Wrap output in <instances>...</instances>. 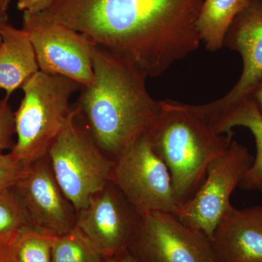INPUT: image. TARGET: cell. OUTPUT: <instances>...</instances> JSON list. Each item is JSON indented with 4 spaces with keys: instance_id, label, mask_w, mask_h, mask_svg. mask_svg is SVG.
Wrapping results in <instances>:
<instances>
[{
    "instance_id": "obj_3",
    "label": "cell",
    "mask_w": 262,
    "mask_h": 262,
    "mask_svg": "<svg viewBox=\"0 0 262 262\" xmlns=\"http://www.w3.org/2000/svg\"><path fill=\"white\" fill-rule=\"evenodd\" d=\"M147 136L168 168L180 206L194 196L210 163L233 140V132L219 134L190 105L171 100L160 101L159 113Z\"/></svg>"
},
{
    "instance_id": "obj_6",
    "label": "cell",
    "mask_w": 262,
    "mask_h": 262,
    "mask_svg": "<svg viewBox=\"0 0 262 262\" xmlns=\"http://www.w3.org/2000/svg\"><path fill=\"white\" fill-rule=\"evenodd\" d=\"M114 161L110 181L139 215L157 211L177 214L180 206L171 176L151 147L147 134Z\"/></svg>"
},
{
    "instance_id": "obj_22",
    "label": "cell",
    "mask_w": 262,
    "mask_h": 262,
    "mask_svg": "<svg viewBox=\"0 0 262 262\" xmlns=\"http://www.w3.org/2000/svg\"><path fill=\"white\" fill-rule=\"evenodd\" d=\"M52 0H18V9L24 13H37L45 9Z\"/></svg>"
},
{
    "instance_id": "obj_16",
    "label": "cell",
    "mask_w": 262,
    "mask_h": 262,
    "mask_svg": "<svg viewBox=\"0 0 262 262\" xmlns=\"http://www.w3.org/2000/svg\"><path fill=\"white\" fill-rule=\"evenodd\" d=\"M251 0H204L196 21V29L208 51L215 52L224 47L227 31Z\"/></svg>"
},
{
    "instance_id": "obj_18",
    "label": "cell",
    "mask_w": 262,
    "mask_h": 262,
    "mask_svg": "<svg viewBox=\"0 0 262 262\" xmlns=\"http://www.w3.org/2000/svg\"><path fill=\"white\" fill-rule=\"evenodd\" d=\"M56 236L31 225L23 227L12 242L17 262H51Z\"/></svg>"
},
{
    "instance_id": "obj_5",
    "label": "cell",
    "mask_w": 262,
    "mask_h": 262,
    "mask_svg": "<svg viewBox=\"0 0 262 262\" xmlns=\"http://www.w3.org/2000/svg\"><path fill=\"white\" fill-rule=\"evenodd\" d=\"M48 158L56 182L76 212L106 187L115 162L97 145L76 106Z\"/></svg>"
},
{
    "instance_id": "obj_19",
    "label": "cell",
    "mask_w": 262,
    "mask_h": 262,
    "mask_svg": "<svg viewBox=\"0 0 262 262\" xmlns=\"http://www.w3.org/2000/svg\"><path fill=\"white\" fill-rule=\"evenodd\" d=\"M27 225H30L28 217L14 189L0 192V242H11Z\"/></svg>"
},
{
    "instance_id": "obj_28",
    "label": "cell",
    "mask_w": 262,
    "mask_h": 262,
    "mask_svg": "<svg viewBox=\"0 0 262 262\" xmlns=\"http://www.w3.org/2000/svg\"><path fill=\"white\" fill-rule=\"evenodd\" d=\"M258 190H259V192H261L262 194V184L260 186L259 188H258Z\"/></svg>"
},
{
    "instance_id": "obj_24",
    "label": "cell",
    "mask_w": 262,
    "mask_h": 262,
    "mask_svg": "<svg viewBox=\"0 0 262 262\" xmlns=\"http://www.w3.org/2000/svg\"><path fill=\"white\" fill-rule=\"evenodd\" d=\"M103 262H136V260L133 258L128 251H123L118 253V254L114 255V256L105 257Z\"/></svg>"
},
{
    "instance_id": "obj_20",
    "label": "cell",
    "mask_w": 262,
    "mask_h": 262,
    "mask_svg": "<svg viewBox=\"0 0 262 262\" xmlns=\"http://www.w3.org/2000/svg\"><path fill=\"white\" fill-rule=\"evenodd\" d=\"M15 113L12 110L8 99H0V154L5 150L13 149L15 142Z\"/></svg>"
},
{
    "instance_id": "obj_21",
    "label": "cell",
    "mask_w": 262,
    "mask_h": 262,
    "mask_svg": "<svg viewBox=\"0 0 262 262\" xmlns=\"http://www.w3.org/2000/svg\"><path fill=\"white\" fill-rule=\"evenodd\" d=\"M27 168L17 162L10 153L0 154V192L13 187Z\"/></svg>"
},
{
    "instance_id": "obj_15",
    "label": "cell",
    "mask_w": 262,
    "mask_h": 262,
    "mask_svg": "<svg viewBox=\"0 0 262 262\" xmlns=\"http://www.w3.org/2000/svg\"><path fill=\"white\" fill-rule=\"evenodd\" d=\"M220 134L233 132L236 127L251 131L256 142V154L239 187L244 190L258 189L262 184V115L253 100L248 97L220 116L207 121Z\"/></svg>"
},
{
    "instance_id": "obj_7",
    "label": "cell",
    "mask_w": 262,
    "mask_h": 262,
    "mask_svg": "<svg viewBox=\"0 0 262 262\" xmlns=\"http://www.w3.org/2000/svg\"><path fill=\"white\" fill-rule=\"evenodd\" d=\"M246 146L232 140L229 147L210 163L204 182L194 196L179 207L180 220L211 238L230 198L239 187L253 161Z\"/></svg>"
},
{
    "instance_id": "obj_25",
    "label": "cell",
    "mask_w": 262,
    "mask_h": 262,
    "mask_svg": "<svg viewBox=\"0 0 262 262\" xmlns=\"http://www.w3.org/2000/svg\"><path fill=\"white\" fill-rule=\"evenodd\" d=\"M250 97L252 98L262 115V79L253 89Z\"/></svg>"
},
{
    "instance_id": "obj_14",
    "label": "cell",
    "mask_w": 262,
    "mask_h": 262,
    "mask_svg": "<svg viewBox=\"0 0 262 262\" xmlns=\"http://www.w3.org/2000/svg\"><path fill=\"white\" fill-rule=\"evenodd\" d=\"M0 89L7 99L39 71L35 51L24 29L5 23L0 28Z\"/></svg>"
},
{
    "instance_id": "obj_27",
    "label": "cell",
    "mask_w": 262,
    "mask_h": 262,
    "mask_svg": "<svg viewBox=\"0 0 262 262\" xmlns=\"http://www.w3.org/2000/svg\"><path fill=\"white\" fill-rule=\"evenodd\" d=\"M5 23H8V16L0 15V28ZM0 40H1V38H0Z\"/></svg>"
},
{
    "instance_id": "obj_9",
    "label": "cell",
    "mask_w": 262,
    "mask_h": 262,
    "mask_svg": "<svg viewBox=\"0 0 262 262\" xmlns=\"http://www.w3.org/2000/svg\"><path fill=\"white\" fill-rule=\"evenodd\" d=\"M224 46L241 55L242 73L232 89L222 98L204 104H190L206 121L250 97L262 79V0H251L236 15L226 34Z\"/></svg>"
},
{
    "instance_id": "obj_26",
    "label": "cell",
    "mask_w": 262,
    "mask_h": 262,
    "mask_svg": "<svg viewBox=\"0 0 262 262\" xmlns=\"http://www.w3.org/2000/svg\"><path fill=\"white\" fill-rule=\"evenodd\" d=\"M10 2V0H0V15L8 16L7 10H8Z\"/></svg>"
},
{
    "instance_id": "obj_12",
    "label": "cell",
    "mask_w": 262,
    "mask_h": 262,
    "mask_svg": "<svg viewBox=\"0 0 262 262\" xmlns=\"http://www.w3.org/2000/svg\"><path fill=\"white\" fill-rule=\"evenodd\" d=\"M13 188L31 226L56 236L75 227L77 212L56 182L48 156L29 165Z\"/></svg>"
},
{
    "instance_id": "obj_1",
    "label": "cell",
    "mask_w": 262,
    "mask_h": 262,
    "mask_svg": "<svg viewBox=\"0 0 262 262\" xmlns=\"http://www.w3.org/2000/svg\"><path fill=\"white\" fill-rule=\"evenodd\" d=\"M204 0H52L39 22L59 24L158 77L201 45L196 21Z\"/></svg>"
},
{
    "instance_id": "obj_2",
    "label": "cell",
    "mask_w": 262,
    "mask_h": 262,
    "mask_svg": "<svg viewBox=\"0 0 262 262\" xmlns=\"http://www.w3.org/2000/svg\"><path fill=\"white\" fill-rule=\"evenodd\" d=\"M94 82L81 87L75 106L97 145L116 160L152 126L160 101L150 95L147 76L125 57L93 43Z\"/></svg>"
},
{
    "instance_id": "obj_23",
    "label": "cell",
    "mask_w": 262,
    "mask_h": 262,
    "mask_svg": "<svg viewBox=\"0 0 262 262\" xmlns=\"http://www.w3.org/2000/svg\"><path fill=\"white\" fill-rule=\"evenodd\" d=\"M12 242H0V262H17L13 254Z\"/></svg>"
},
{
    "instance_id": "obj_8",
    "label": "cell",
    "mask_w": 262,
    "mask_h": 262,
    "mask_svg": "<svg viewBox=\"0 0 262 262\" xmlns=\"http://www.w3.org/2000/svg\"><path fill=\"white\" fill-rule=\"evenodd\" d=\"M127 251L136 262H215L210 239L168 212L141 217Z\"/></svg>"
},
{
    "instance_id": "obj_13",
    "label": "cell",
    "mask_w": 262,
    "mask_h": 262,
    "mask_svg": "<svg viewBox=\"0 0 262 262\" xmlns=\"http://www.w3.org/2000/svg\"><path fill=\"white\" fill-rule=\"evenodd\" d=\"M215 262H262V206H231L211 238Z\"/></svg>"
},
{
    "instance_id": "obj_11",
    "label": "cell",
    "mask_w": 262,
    "mask_h": 262,
    "mask_svg": "<svg viewBox=\"0 0 262 262\" xmlns=\"http://www.w3.org/2000/svg\"><path fill=\"white\" fill-rule=\"evenodd\" d=\"M141 217L110 181L77 212L76 227L108 257L127 250Z\"/></svg>"
},
{
    "instance_id": "obj_17",
    "label": "cell",
    "mask_w": 262,
    "mask_h": 262,
    "mask_svg": "<svg viewBox=\"0 0 262 262\" xmlns=\"http://www.w3.org/2000/svg\"><path fill=\"white\" fill-rule=\"evenodd\" d=\"M104 256L80 230L56 236L52 248L51 262H103Z\"/></svg>"
},
{
    "instance_id": "obj_10",
    "label": "cell",
    "mask_w": 262,
    "mask_h": 262,
    "mask_svg": "<svg viewBox=\"0 0 262 262\" xmlns=\"http://www.w3.org/2000/svg\"><path fill=\"white\" fill-rule=\"evenodd\" d=\"M39 70L63 76L89 87L94 82L93 43L83 34L59 24L44 23L23 15Z\"/></svg>"
},
{
    "instance_id": "obj_4",
    "label": "cell",
    "mask_w": 262,
    "mask_h": 262,
    "mask_svg": "<svg viewBox=\"0 0 262 262\" xmlns=\"http://www.w3.org/2000/svg\"><path fill=\"white\" fill-rule=\"evenodd\" d=\"M24 98L16 112L17 140L10 155L25 168L48 156L72 115L75 81L39 70L22 86Z\"/></svg>"
}]
</instances>
